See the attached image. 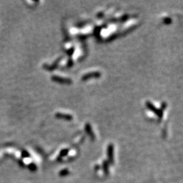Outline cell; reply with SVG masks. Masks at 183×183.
I'll list each match as a JSON object with an SVG mask.
<instances>
[{
  "label": "cell",
  "instance_id": "5",
  "mask_svg": "<svg viewBox=\"0 0 183 183\" xmlns=\"http://www.w3.org/2000/svg\"><path fill=\"white\" fill-rule=\"evenodd\" d=\"M85 128H86V132H87V134L89 135V137H90L92 140H94L95 136H94V134L93 132L92 129V127L90 126V125L87 123V124H86L85 126Z\"/></svg>",
  "mask_w": 183,
  "mask_h": 183
},
{
  "label": "cell",
  "instance_id": "11",
  "mask_svg": "<svg viewBox=\"0 0 183 183\" xmlns=\"http://www.w3.org/2000/svg\"><path fill=\"white\" fill-rule=\"evenodd\" d=\"M166 106H167V104L165 103H162V110H164V108L166 107Z\"/></svg>",
  "mask_w": 183,
  "mask_h": 183
},
{
  "label": "cell",
  "instance_id": "9",
  "mask_svg": "<svg viewBox=\"0 0 183 183\" xmlns=\"http://www.w3.org/2000/svg\"><path fill=\"white\" fill-rule=\"evenodd\" d=\"M69 153V150L66 149H63L60 152V157H65Z\"/></svg>",
  "mask_w": 183,
  "mask_h": 183
},
{
  "label": "cell",
  "instance_id": "1",
  "mask_svg": "<svg viewBox=\"0 0 183 183\" xmlns=\"http://www.w3.org/2000/svg\"><path fill=\"white\" fill-rule=\"evenodd\" d=\"M107 155H108V164H114V146L110 144L107 148Z\"/></svg>",
  "mask_w": 183,
  "mask_h": 183
},
{
  "label": "cell",
  "instance_id": "2",
  "mask_svg": "<svg viewBox=\"0 0 183 183\" xmlns=\"http://www.w3.org/2000/svg\"><path fill=\"white\" fill-rule=\"evenodd\" d=\"M146 105H147V107L149 108L151 111H152L153 112L156 113L157 115L160 119L162 118V117H163V110L162 109V108H161V109H157V108H155V106L150 102L146 103Z\"/></svg>",
  "mask_w": 183,
  "mask_h": 183
},
{
  "label": "cell",
  "instance_id": "4",
  "mask_svg": "<svg viewBox=\"0 0 183 183\" xmlns=\"http://www.w3.org/2000/svg\"><path fill=\"white\" fill-rule=\"evenodd\" d=\"M100 77V73L99 72H92V73H88L86 75H84L82 77V80H88L90 78H98Z\"/></svg>",
  "mask_w": 183,
  "mask_h": 183
},
{
  "label": "cell",
  "instance_id": "3",
  "mask_svg": "<svg viewBox=\"0 0 183 183\" xmlns=\"http://www.w3.org/2000/svg\"><path fill=\"white\" fill-rule=\"evenodd\" d=\"M52 80L54 81H57V82L61 83L69 84V83H72V81H71V80H69V79L61 77H58V76H53L52 77Z\"/></svg>",
  "mask_w": 183,
  "mask_h": 183
},
{
  "label": "cell",
  "instance_id": "10",
  "mask_svg": "<svg viewBox=\"0 0 183 183\" xmlns=\"http://www.w3.org/2000/svg\"><path fill=\"white\" fill-rule=\"evenodd\" d=\"M164 22L165 24H170L172 22V20L170 18H166L164 20Z\"/></svg>",
  "mask_w": 183,
  "mask_h": 183
},
{
  "label": "cell",
  "instance_id": "8",
  "mask_svg": "<svg viewBox=\"0 0 183 183\" xmlns=\"http://www.w3.org/2000/svg\"><path fill=\"white\" fill-rule=\"evenodd\" d=\"M69 174V172L67 169H64L62 170L59 173V175L61 176H67Z\"/></svg>",
  "mask_w": 183,
  "mask_h": 183
},
{
  "label": "cell",
  "instance_id": "7",
  "mask_svg": "<svg viewBox=\"0 0 183 183\" xmlns=\"http://www.w3.org/2000/svg\"><path fill=\"white\" fill-rule=\"evenodd\" d=\"M56 117H57L58 118H61V119H65V120H69V121L73 120V117L71 115L63 114V113H56Z\"/></svg>",
  "mask_w": 183,
  "mask_h": 183
},
{
  "label": "cell",
  "instance_id": "6",
  "mask_svg": "<svg viewBox=\"0 0 183 183\" xmlns=\"http://www.w3.org/2000/svg\"><path fill=\"white\" fill-rule=\"evenodd\" d=\"M103 169L104 173L106 176L109 174V164H108V161H104L103 163Z\"/></svg>",
  "mask_w": 183,
  "mask_h": 183
}]
</instances>
